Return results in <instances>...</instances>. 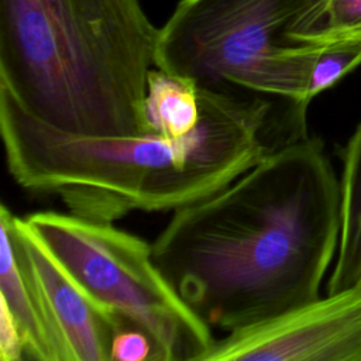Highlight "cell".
<instances>
[{
    "label": "cell",
    "mask_w": 361,
    "mask_h": 361,
    "mask_svg": "<svg viewBox=\"0 0 361 361\" xmlns=\"http://www.w3.org/2000/svg\"><path fill=\"white\" fill-rule=\"evenodd\" d=\"M158 32L138 0H0V87L62 131L141 135Z\"/></svg>",
    "instance_id": "cell-3"
},
{
    "label": "cell",
    "mask_w": 361,
    "mask_h": 361,
    "mask_svg": "<svg viewBox=\"0 0 361 361\" xmlns=\"http://www.w3.org/2000/svg\"><path fill=\"white\" fill-rule=\"evenodd\" d=\"M361 37V0H327L319 30V41Z\"/></svg>",
    "instance_id": "cell-12"
},
{
    "label": "cell",
    "mask_w": 361,
    "mask_h": 361,
    "mask_svg": "<svg viewBox=\"0 0 361 361\" xmlns=\"http://www.w3.org/2000/svg\"><path fill=\"white\" fill-rule=\"evenodd\" d=\"M357 286H358V288H361V281L358 282V285H357Z\"/></svg>",
    "instance_id": "cell-15"
},
{
    "label": "cell",
    "mask_w": 361,
    "mask_h": 361,
    "mask_svg": "<svg viewBox=\"0 0 361 361\" xmlns=\"http://www.w3.org/2000/svg\"><path fill=\"white\" fill-rule=\"evenodd\" d=\"M340 237L327 293L354 288L361 281V121L350 137L340 180Z\"/></svg>",
    "instance_id": "cell-9"
},
{
    "label": "cell",
    "mask_w": 361,
    "mask_h": 361,
    "mask_svg": "<svg viewBox=\"0 0 361 361\" xmlns=\"http://www.w3.org/2000/svg\"><path fill=\"white\" fill-rule=\"evenodd\" d=\"M28 224L97 300L152 344L151 361H203L216 338L152 257V245L113 223L35 212Z\"/></svg>",
    "instance_id": "cell-5"
},
{
    "label": "cell",
    "mask_w": 361,
    "mask_h": 361,
    "mask_svg": "<svg viewBox=\"0 0 361 361\" xmlns=\"http://www.w3.org/2000/svg\"><path fill=\"white\" fill-rule=\"evenodd\" d=\"M361 63V37H351L327 44L313 68L309 97L310 100L319 93L337 83L344 75Z\"/></svg>",
    "instance_id": "cell-11"
},
{
    "label": "cell",
    "mask_w": 361,
    "mask_h": 361,
    "mask_svg": "<svg viewBox=\"0 0 361 361\" xmlns=\"http://www.w3.org/2000/svg\"><path fill=\"white\" fill-rule=\"evenodd\" d=\"M327 0H179L159 28L155 68L224 93L310 104Z\"/></svg>",
    "instance_id": "cell-4"
},
{
    "label": "cell",
    "mask_w": 361,
    "mask_h": 361,
    "mask_svg": "<svg viewBox=\"0 0 361 361\" xmlns=\"http://www.w3.org/2000/svg\"><path fill=\"white\" fill-rule=\"evenodd\" d=\"M0 309V360L21 361L24 360V347L20 329L11 312L3 302Z\"/></svg>",
    "instance_id": "cell-14"
},
{
    "label": "cell",
    "mask_w": 361,
    "mask_h": 361,
    "mask_svg": "<svg viewBox=\"0 0 361 361\" xmlns=\"http://www.w3.org/2000/svg\"><path fill=\"white\" fill-rule=\"evenodd\" d=\"M203 361H361V288L227 333Z\"/></svg>",
    "instance_id": "cell-6"
},
{
    "label": "cell",
    "mask_w": 361,
    "mask_h": 361,
    "mask_svg": "<svg viewBox=\"0 0 361 361\" xmlns=\"http://www.w3.org/2000/svg\"><path fill=\"white\" fill-rule=\"evenodd\" d=\"M152 344L145 333L123 327L113 338L110 361H151Z\"/></svg>",
    "instance_id": "cell-13"
},
{
    "label": "cell",
    "mask_w": 361,
    "mask_h": 361,
    "mask_svg": "<svg viewBox=\"0 0 361 361\" xmlns=\"http://www.w3.org/2000/svg\"><path fill=\"white\" fill-rule=\"evenodd\" d=\"M202 102L197 87L159 68L148 73L145 96V133L169 137L189 134L199 123Z\"/></svg>",
    "instance_id": "cell-10"
},
{
    "label": "cell",
    "mask_w": 361,
    "mask_h": 361,
    "mask_svg": "<svg viewBox=\"0 0 361 361\" xmlns=\"http://www.w3.org/2000/svg\"><path fill=\"white\" fill-rule=\"evenodd\" d=\"M340 224V182L307 135L173 210L152 257L202 320L231 333L320 298Z\"/></svg>",
    "instance_id": "cell-1"
},
{
    "label": "cell",
    "mask_w": 361,
    "mask_h": 361,
    "mask_svg": "<svg viewBox=\"0 0 361 361\" xmlns=\"http://www.w3.org/2000/svg\"><path fill=\"white\" fill-rule=\"evenodd\" d=\"M0 223L7 226L16 252L38 289L65 361H110L113 338L126 327L120 316L92 296L48 250L25 217L13 214L4 203Z\"/></svg>",
    "instance_id": "cell-7"
},
{
    "label": "cell",
    "mask_w": 361,
    "mask_h": 361,
    "mask_svg": "<svg viewBox=\"0 0 361 361\" xmlns=\"http://www.w3.org/2000/svg\"><path fill=\"white\" fill-rule=\"evenodd\" d=\"M197 90L200 120L186 135L90 137L42 121L0 87L8 173L30 192L58 195L73 216L114 223L134 210H176L206 199L307 137L306 102Z\"/></svg>",
    "instance_id": "cell-2"
},
{
    "label": "cell",
    "mask_w": 361,
    "mask_h": 361,
    "mask_svg": "<svg viewBox=\"0 0 361 361\" xmlns=\"http://www.w3.org/2000/svg\"><path fill=\"white\" fill-rule=\"evenodd\" d=\"M0 296L20 329L24 360L65 361L62 344L38 289L16 252L10 231L4 223H0Z\"/></svg>",
    "instance_id": "cell-8"
}]
</instances>
